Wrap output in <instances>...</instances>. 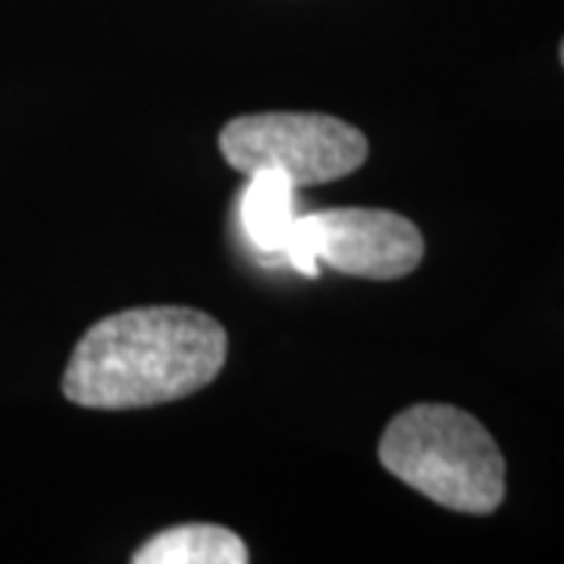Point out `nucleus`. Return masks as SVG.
I'll list each match as a JSON object with an SVG mask.
<instances>
[{"label": "nucleus", "mask_w": 564, "mask_h": 564, "mask_svg": "<svg viewBox=\"0 0 564 564\" xmlns=\"http://www.w3.org/2000/svg\"><path fill=\"white\" fill-rule=\"evenodd\" d=\"M220 151L245 176L276 173L295 188L343 180L367 161L355 126L321 113H254L226 122Z\"/></svg>", "instance_id": "3"}, {"label": "nucleus", "mask_w": 564, "mask_h": 564, "mask_svg": "<svg viewBox=\"0 0 564 564\" xmlns=\"http://www.w3.org/2000/svg\"><path fill=\"white\" fill-rule=\"evenodd\" d=\"M380 462L430 502L492 514L505 499V458L477 417L452 404H414L386 426Z\"/></svg>", "instance_id": "2"}, {"label": "nucleus", "mask_w": 564, "mask_h": 564, "mask_svg": "<svg viewBox=\"0 0 564 564\" xmlns=\"http://www.w3.org/2000/svg\"><path fill=\"white\" fill-rule=\"evenodd\" d=\"M295 185L276 173H254L239 195V229L263 263H282L289 232L299 220Z\"/></svg>", "instance_id": "5"}, {"label": "nucleus", "mask_w": 564, "mask_h": 564, "mask_svg": "<svg viewBox=\"0 0 564 564\" xmlns=\"http://www.w3.org/2000/svg\"><path fill=\"white\" fill-rule=\"evenodd\" d=\"M226 351V329L202 311L132 307L82 336L63 373V395L101 411L176 402L217 380Z\"/></svg>", "instance_id": "1"}, {"label": "nucleus", "mask_w": 564, "mask_h": 564, "mask_svg": "<svg viewBox=\"0 0 564 564\" xmlns=\"http://www.w3.org/2000/svg\"><path fill=\"white\" fill-rule=\"evenodd\" d=\"M135 564H245L248 549L226 527H170L132 555Z\"/></svg>", "instance_id": "6"}, {"label": "nucleus", "mask_w": 564, "mask_h": 564, "mask_svg": "<svg viewBox=\"0 0 564 564\" xmlns=\"http://www.w3.org/2000/svg\"><path fill=\"white\" fill-rule=\"evenodd\" d=\"M423 236L411 220L373 207H336L299 214L282 263L302 276H317L321 263L345 276L402 280L417 270Z\"/></svg>", "instance_id": "4"}, {"label": "nucleus", "mask_w": 564, "mask_h": 564, "mask_svg": "<svg viewBox=\"0 0 564 564\" xmlns=\"http://www.w3.org/2000/svg\"><path fill=\"white\" fill-rule=\"evenodd\" d=\"M562 63H564V41H562Z\"/></svg>", "instance_id": "7"}]
</instances>
